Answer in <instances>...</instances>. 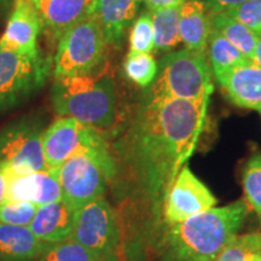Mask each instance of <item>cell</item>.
Masks as SVG:
<instances>
[{
    "mask_svg": "<svg viewBox=\"0 0 261 261\" xmlns=\"http://www.w3.org/2000/svg\"><path fill=\"white\" fill-rule=\"evenodd\" d=\"M210 100L143 98L115 146L145 197L161 207L179 172L197 148L207 125Z\"/></svg>",
    "mask_w": 261,
    "mask_h": 261,
    "instance_id": "cell-1",
    "label": "cell"
},
{
    "mask_svg": "<svg viewBox=\"0 0 261 261\" xmlns=\"http://www.w3.org/2000/svg\"><path fill=\"white\" fill-rule=\"evenodd\" d=\"M52 103L58 115L73 117L102 135L119 121L116 85L108 74L55 77Z\"/></svg>",
    "mask_w": 261,
    "mask_h": 261,
    "instance_id": "cell-2",
    "label": "cell"
},
{
    "mask_svg": "<svg viewBox=\"0 0 261 261\" xmlns=\"http://www.w3.org/2000/svg\"><path fill=\"white\" fill-rule=\"evenodd\" d=\"M248 211L247 202L240 200L171 225L168 237L175 255L181 261H213L237 236Z\"/></svg>",
    "mask_w": 261,
    "mask_h": 261,
    "instance_id": "cell-3",
    "label": "cell"
},
{
    "mask_svg": "<svg viewBox=\"0 0 261 261\" xmlns=\"http://www.w3.org/2000/svg\"><path fill=\"white\" fill-rule=\"evenodd\" d=\"M213 91V71L207 55L182 48L162 58L154 83L146 87L143 98L205 102Z\"/></svg>",
    "mask_w": 261,
    "mask_h": 261,
    "instance_id": "cell-4",
    "label": "cell"
},
{
    "mask_svg": "<svg viewBox=\"0 0 261 261\" xmlns=\"http://www.w3.org/2000/svg\"><path fill=\"white\" fill-rule=\"evenodd\" d=\"M108 42L90 17L74 25L58 40L55 77L94 75L107 69Z\"/></svg>",
    "mask_w": 261,
    "mask_h": 261,
    "instance_id": "cell-5",
    "label": "cell"
},
{
    "mask_svg": "<svg viewBox=\"0 0 261 261\" xmlns=\"http://www.w3.org/2000/svg\"><path fill=\"white\" fill-rule=\"evenodd\" d=\"M42 149L51 169L58 168L67 160L79 154L92 155L116 166L112 150L102 133L73 117L62 116L42 132Z\"/></svg>",
    "mask_w": 261,
    "mask_h": 261,
    "instance_id": "cell-6",
    "label": "cell"
},
{
    "mask_svg": "<svg viewBox=\"0 0 261 261\" xmlns=\"http://www.w3.org/2000/svg\"><path fill=\"white\" fill-rule=\"evenodd\" d=\"M116 173V166L89 154L73 156L56 168L62 197L75 210L102 197Z\"/></svg>",
    "mask_w": 261,
    "mask_h": 261,
    "instance_id": "cell-7",
    "label": "cell"
},
{
    "mask_svg": "<svg viewBox=\"0 0 261 261\" xmlns=\"http://www.w3.org/2000/svg\"><path fill=\"white\" fill-rule=\"evenodd\" d=\"M70 238L99 261H106L115 252L120 241L119 223L104 196L77 208Z\"/></svg>",
    "mask_w": 261,
    "mask_h": 261,
    "instance_id": "cell-8",
    "label": "cell"
},
{
    "mask_svg": "<svg viewBox=\"0 0 261 261\" xmlns=\"http://www.w3.org/2000/svg\"><path fill=\"white\" fill-rule=\"evenodd\" d=\"M51 62L0 50V110L21 103L47 79Z\"/></svg>",
    "mask_w": 261,
    "mask_h": 261,
    "instance_id": "cell-9",
    "label": "cell"
},
{
    "mask_svg": "<svg viewBox=\"0 0 261 261\" xmlns=\"http://www.w3.org/2000/svg\"><path fill=\"white\" fill-rule=\"evenodd\" d=\"M38 126L17 123L0 130V165L10 174L48 169Z\"/></svg>",
    "mask_w": 261,
    "mask_h": 261,
    "instance_id": "cell-10",
    "label": "cell"
},
{
    "mask_svg": "<svg viewBox=\"0 0 261 261\" xmlns=\"http://www.w3.org/2000/svg\"><path fill=\"white\" fill-rule=\"evenodd\" d=\"M217 203L213 192L185 165L163 201V219L169 226L180 224L189 218L212 210Z\"/></svg>",
    "mask_w": 261,
    "mask_h": 261,
    "instance_id": "cell-11",
    "label": "cell"
},
{
    "mask_svg": "<svg viewBox=\"0 0 261 261\" xmlns=\"http://www.w3.org/2000/svg\"><path fill=\"white\" fill-rule=\"evenodd\" d=\"M40 31L41 22L33 0H14V9L0 39V50L38 56Z\"/></svg>",
    "mask_w": 261,
    "mask_h": 261,
    "instance_id": "cell-12",
    "label": "cell"
},
{
    "mask_svg": "<svg viewBox=\"0 0 261 261\" xmlns=\"http://www.w3.org/2000/svg\"><path fill=\"white\" fill-rule=\"evenodd\" d=\"M214 77L225 97L236 107L254 110L261 108V67L254 61L230 68Z\"/></svg>",
    "mask_w": 261,
    "mask_h": 261,
    "instance_id": "cell-13",
    "label": "cell"
},
{
    "mask_svg": "<svg viewBox=\"0 0 261 261\" xmlns=\"http://www.w3.org/2000/svg\"><path fill=\"white\" fill-rule=\"evenodd\" d=\"M6 173V172H5ZM6 201H27L40 205L63 200L56 169L31 172L27 174L6 173Z\"/></svg>",
    "mask_w": 261,
    "mask_h": 261,
    "instance_id": "cell-14",
    "label": "cell"
},
{
    "mask_svg": "<svg viewBox=\"0 0 261 261\" xmlns=\"http://www.w3.org/2000/svg\"><path fill=\"white\" fill-rule=\"evenodd\" d=\"M139 0H94L89 17L96 22L110 46L120 48L132 24Z\"/></svg>",
    "mask_w": 261,
    "mask_h": 261,
    "instance_id": "cell-15",
    "label": "cell"
},
{
    "mask_svg": "<svg viewBox=\"0 0 261 261\" xmlns=\"http://www.w3.org/2000/svg\"><path fill=\"white\" fill-rule=\"evenodd\" d=\"M94 0H33L41 29L60 40L62 35L89 18Z\"/></svg>",
    "mask_w": 261,
    "mask_h": 261,
    "instance_id": "cell-16",
    "label": "cell"
},
{
    "mask_svg": "<svg viewBox=\"0 0 261 261\" xmlns=\"http://www.w3.org/2000/svg\"><path fill=\"white\" fill-rule=\"evenodd\" d=\"M76 210L67 201L60 200L40 205L29 228L45 243H57L70 238Z\"/></svg>",
    "mask_w": 261,
    "mask_h": 261,
    "instance_id": "cell-17",
    "label": "cell"
},
{
    "mask_svg": "<svg viewBox=\"0 0 261 261\" xmlns=\"http://www.w3.org/2000/svg\"><path fill=\"white\" fill-rule=\"evenodd\" d=\"M211 32L210 14L202 0H182L179 12V34L187 50L207 55Z\"/></svg>",
    "mask_w": 261,
    "mask_h": 261,
    "instance_id": "cell-18",
    "label": "cell"
},
{
    "mask_svg": "<svg viewBox=\"0 0 261 261\" xmlns=\"http://www.w3.org/2000/svg\"><path fill=\"white\" fill-rule=\"evenodd\" d=\"M47 244L38 240L29 226L0 223V261H34Z\"/></svg>",
    "mask_w": 261,
    "mask_h": 261,
    "instance_id": "cell-19",
    "label": "cell"
},
{
    "mask_svg": "<svg viewBox=\"0 0 261 261\" xmlns=\"http://www.w3.org/2000/svg\"><path fill=\"white\" fill-rule=\"evenodd\" d=\"M211 28L236 46L247 58L254 61L257 35L226 12H208Z\"/></svg>",
    "mask_w": 261,
    "mask_h": 261,
    "instance_id": "cell-20",
    "label": "cell"
},
{
    "mask_svg": "<svg viewBox=\"0 0 261 261\" xmlns=\"http://www.w3.org/2000/svg\"><path fill=\"white\" fill-rule=\"evenodd\" d=\"M179 12L180 5L150 11L155 33V51L171 52L181 42L179 34Z\"/></svg>",
    "mask_w": 261,
    "mask_h": 261,
    "instance_id": "cell-21",
    "label": "cell"
},
{
    "mask_svg": "<svg viewBox=\"0 0 261 261\" xmlns=\"http://www.w3.org/2000/svg\"><path fill=\"white\" fill-rule=\"evenodd\" d=\"M207 57L214 75L250 61L220 33L212 28L208 37Z\"/></svg>",
    "mask_w": 261,
    "mask_h": 261,
    "instance_id": "cell-22",
    "label": "cell"
},
{
    "mask_svg": "<svg viewBox=\"0 0 261 261\" xmlns=\"http://www.w3.org/2000/svg\"><path fill=\"white\" fill-rule=\"evenodd\" d=\"M158 70L159 65L151 54L128 52L123 62V71L127 79L143 89L154 83Z\"/></svg>",
    "mask_w": 261,
    "mask_h": 261,
    "instance_id": "cell-23",
    "label": "cell"
},
{
    "mask_svg": "<svg viewBox=\"0 0 261 261\" xmlns=\"http://www.w3.org/2000/svg\"><path fill=\"white\" fill-rule=\"evenodd\" d=\"M38 261H99L86 248L71 238L57 243H48Z\"/></svg>",
    "mask_w": 261,
    "mask_h": 261,
    "instance_id": "cell-24",
    "label": "cell"
},
{
    "mask_svg": "<svg viewBox=\"0 0 261 261\" xmlns=\"http://www.w3.org/2000/svg\"><path fill=\"white\" fill-rule=\"evenodd\" d=\"M243 190L248 207L255 212L261 221V155H254L243 168Z\"/></svg>",
    "mask_w": 261,
    "mask_h": 261,
    "instance_id": "cell-25",
    "label": "cell"
},
{
    "mask_svg": "<svg viewBox=\"0 0 261 261\" xmlns=\"http://www.w3.org/2000/svg\"><path fill=\"white\" fill-rule=\"evenodd\" d=\"M155 46V33L150 11L140 14L129 33V52L150 54Z\"/></svg>",
    "mask_w": 261,
    "mask_h": 261,
    "instance_id": "cell-26",
    "label": "cell"
},
{
    "mask_svg": "<svg viewBox=\"0 0 261 261\" xmlns=\"http://www.w3.org/2000/svg\"><path fill=\"white\" fill-rule=\"evenodd\" d=\"M261 249V233L237 234L213 261H244L247 254Z\"/></svg>",
    "mask_w": 261,
    "mask_h": 261,
    "instance_id": "cell-27",
    "label": "cell"
},
{
    "mask_svg": "<svg viewBox=\"0 0 261 261\" xmlns=\"http://www.w3.org/2000/svg\"><path fill=\"white\" fill-rule=\"evenodd\" d=\"M39 205L27 201H6L0 207V223L29 226L34 219Z\"/></svg>",
    "mask_w": 261,
    "mask_h": 261,
    "instance_id": "cell-28",
    "label": "cell"
},
{
    "mask_svg": "<svg viewBox=\"0 0 261 261\" xmlns=\"http://www.w3.org/2000/svg\"><path fill=\"white\" fill-rule=\"evenodd\" d=\"M226 14L252 29L256 35H261V0H247Z\"/></svg>",
    "mask_w": 261,
    "mask_h": 261,
    "instance_id": "cell-29",
    "label": "cell"
},
{
    "mask_svg": "<svg viewBox=\"0 0 261 261\" xmlns=\"http://www.w3.org/2000/svg\"><path fill=\"white\" fill-rule=\"evenodd\" d=\"M208 12H227L247 0H202Z\"/></svg>",
    "mask_w": 261,
    "mask_h": 261,
    "instance_id": "cell-30",
    "label": "cell"
},
{
    "mask_svg": "<svg viewBox=\"0 0 261 261\" xmlns=\"http://www.w3.org/2000/svg\"><path fill=\"white\" fill-rule=\"evenodd\" d=\"M139 2H142V0H139ZM144 2L146 6H148L149 11H152V10L156 9L180 5L182 0H144Z\"/></svg>",
    "mask_w": 261,
    "mask_h": 261,
    "instance_id": "cell-31",
    "label": "cell"
},
{
    "mask_svg": "<svg viewBox=\"0 0 261 261\" xmlns=\"http://www.w3.org/2000/svg\"><path fill=\"white\" fill-rule=\"evenodd\" d=\"M6 188H8V179H6L5 169L0 165V207L4 204L6 198Z\"/></svg>",
    "mask_w": 261,
    "mask_h": 261,
    "instance_id": "cell-32",
    "label": "cell"
},
{
    "mask_svg": "<svg viewBox=\"0 0 261 261\" xmlns=\"http://www.w3.org/2000/svg\"><path fill=\"white\" fill-rule=\"evenodd\" d=\"M254 62L261 67V35H257V42L255 47V55H254Z\"/></svg>",
    "mask_w": 261,
    "mask_h": 261,
    "instance_id": "cell-33",
    "label": "cell"
},
{
    "mask_svg": "<svg viewBox=\"0 0 261 261\" xmlns=\"http://www.w3.org/2000/svg\"><path fill=\"white\" fill-rule=\"evenodd\" d=\"M244 261H261V249L248 253Z\"/></svg>",
    "mask_w": 261,
    "mask_h": 261,
    "instance_id": "cell-34",
    "label": "cell"
},
{
    "mask_svg": "<svg viewBox=\"0 0 261 261\" xmlns=\"http://www.w3.org/2000/svg\"><path fill=\"white\" fill-rule=\"evenodd\" d=\"M12 0H0V6H5V5H8V4H10V3H11Z\"/></svg>",
    "mask_w": 261,
    "mask_h": 261,
    "instance_id": "cell-35",
    "label": "cell"
},
{
    "mask_svg": "<svg viewBox=\"0 0 261 261\" xmlns=\"http://www.w3.org/2000/svg\"><path fill=\"white\" fill-rule=\"evenodd\" d=\"M257 112H259L260 115H261V108H259V109H257Z\"/></svg>",
    "mask_w": 261,
    "mask_h": 261,
    "instance_id": "cell-36",
    "label": "cell"
}]
</instances>
